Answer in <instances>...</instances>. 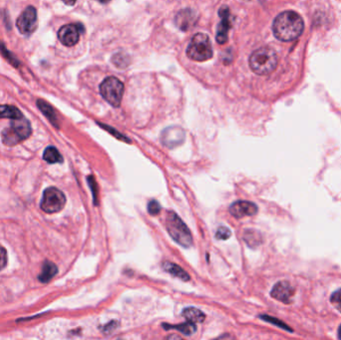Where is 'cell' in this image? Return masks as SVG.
Returning a JSON list of instances; mask_svg holds the SVG:
<instances>
[{
	"mask_svg": "<svg viewBox=\"0 0 341 340\" xmlns=\"http://www.w3.org/2000/svg\"><path fill=\"white\" fill-rule=\"evenodd\" d=\"M98 1L101 3H108V2H110V0H98Z\"/></svg>",
	"mask_w": 341,
	"mask_h": 340,
	"instance_id": "cell-34",
	"label": "cell"
},
{
	"mask_svg": "<svg viewBox=\"0 0 341 340\" xmlns=\"http://www.w3.org/2000/svg\"><path fill=\"white\" fill-rule=\"evenodd\" d=\"M103 129H105L106 131H108L111 135H113L114 137H116L118 140H121V141H123V142H127V143H130V140L126 137V136H124L123 134H121V133H119L117 130H115L114 128H112V127H110V126H107V125H104V124H99Z\"/></svg>",
	"mask_w": 341,
	"mask_h": 340,
	"instance_id": "cell-25",
	"label": "cell"
},
{
	"mask_svg": "<svg viewBox=\"0 0 341 340\" xmlns=\"http://www.w3.org/2000/svg\"><path fill=\"white\" fill-rule=\"evenodd\" d=\"M37 107L43 113V115L50 121V123L54 127L59 128V124H58V119H57L56 113H55L54 109L51 107V105H49L44 100L39 99V100H37Z\"/></svg>",
	"mask_w": 341,
	"mask_h": 340,
	"instance_id": "cell-16",
	"label": "cell"
},
{
	"mask_svg": "<svg viewBox=\"0 0 341 340\" xmlns=\"http://www.w3.org/2000/svg\"><path fill=\"white\" fill-rule=\"evenodd\" d=\"M182 314L188 321L193 322V323H201V322L205 321V319H206L205 313L196 307L185 308L183 310Z\"/></svg>",
	"mask_w": 341,
	"mask_h": 340,
	"instance_id": "cell-18",
	"label": "cell"
},
{
	"mask_svg": "<svg viewBox=\"0 0 341 340\" xmlns=\"http://www.w3.org/2000/svg\"><path fill=\"white\" fill-rule=\"evenodd\" d=\"M18 30L22 35L30 36L37 26V11L35 7L28 6L16 21Z\"/></svg>",
	"mask_w": 341,
	"mask_h": 340,
	"instance_id": "cell-8",
	"label": "cell"
},
{
	"mask_svg": "<svg viewBox=\"0 0 341 340\" xmlns=\"http://www.w3.org/2000/svg\"><path fill=\"white\" fill-rule=\"evenodd\" d=\"M304 28L301 16L294 11H284L273 21L274 36L281 41H292L298 38Z\"/></svg>",
	"mask_w": 341,
	"mask_h": 340,
	"instance_id": "cell-1",
	"label": "cell"
},
{
	"mask_svg": "<svg viewBox=\"0 0 341 340\" xmlns=\"http://www.w3.org/2000/svg\"><path fill=\"white\" fill-rule=\"evenodd\" d=\"M187 55L190 59L198 62H204L213 57V48L210 38L205 33H197L191 40Z\"/></svg>",
	"mask_w": 341,
	"mask_h": 340,
	"instance_id": "cell-5",
	"label": "cell"
},
{
	"mask_svg": "<svg viewBox=\"0 0 341 340\" xmlns=\"http://www.w3.org/2000/svg\"><path fill=\"white\" fill-rule=\"evenodd\" d=\"M62 1H63L65 4L72 6V5H74V4H75L76 0H62Z\"/></svg>",
	"mask_w": 341,
	"mask_h": 340,
	"instance_id": "cell-32",
	"label": "cell"
},
{
	"mask_svg": "<svg viewBox=\"0 0 341 340\" xmlns=\"http://www.w3.org/2000/svg\"><path fill=\"white\" fill-rule=\"evenodd\" d=\"M148 212L152 216H157L161 212V206L158 201H151L148 204Z\"/></svg>",
	"mask_w": 341,
	"mask_h": 340,
	"instance_id": "cell-27",
	"label": "cell"
},
{
	"mask_svg": "<svg viewBox=\"0 0 341 340\" xmlns=\"http://www.w3.org/2000/svg\"><path fill=\"white\" fill-rule=\"evenodd\" d=\"M162 266H163V268L167 272H169L170 274L174 275L175 277L180 278L183 281H189L191 279L190 275L181 266H179L176 263H173V262H170V261H165L162 264Z\"/></svg>",
	"mask_w": 341,
	"mask_h": 340,
	"instance_id": "cell-17",
	"label": "cell"
},
{
	"mask_svg": "<svg viewBox=\"0 0 341 340\" xmlns=\"http://www.w3.org/2000/svg\"><path fill=\"white\" fill-rule=\"evenodd\" d=\"M84 31L81 24H67L58 31V38L61 43L67 47L74 46L78 43L80 33Z\"/></svg>",
	"mask_w": 341,
	"mask_h": 340,
	"instance_id": "cell-9",
	"label": "cell"
},
{
	"mask_svg": "<svg viewBox=\"0 0 341 340\" xmlns=\"http://www.w3.org/2000/svg\"><path fill=\"white\" fill-rule=\"evenodd\" d=\"M198 14L195 10L191 8H185L181 10L177 16H176V24L177 26L183 30V31H188L192 29L194 26H196L198 22Z\"/></svg>",
	"mask_w": 341,
	"mask_h": 340,
	"instance_id": "cell-13",
	"label": "cell"
},
{
	"mask_svg": "<svg viewBox=\"0 0 341 340\" xmlns=\"http://www.w3.org/2000/svg\"><path fill=\"white\" fill-rule=\"evenodd\" d=\"M260 235L257 231L252 229H247L243 233V239L249 246H256L260 243Z\"/></svg>",
	"mask_w": 341,
	"mask_h": 340,
	"instance_id": "cell-22",
	"label": "cell"
},
{
	"mask_svg": "<svg viewBox=\"0 0 341 340\" xmlns=\"http://www.w3.org/2000/svg\"><path fill=\"white\" fill-rule=\"evenodd\" d=\"M330 302L339 312H341V288L337 289L331 294Z\"/></svg>",
	"mask_w": 341,
	"mask_h": 340,
	"instance_id": "cell-24",
	"label": "cell"
},
{
	"mask_svg": "<svg viewBox=\"0 0 341 340\" xmlns=\"http://www.w3.org/2000/svg\"><path fill=\"white\" fill-rule=\"evenodd\" d=\"M257 210L255 204L247 201H237L229 207L230 215L236 219L254 216L257 213Z\"/></svg>",
	"mask_w": 341,
	"mask_h": 340,
	"instance_id": "cell-14",
	"label": "cell"
},
{
	"mask_svg": "<svg viewBox=\"0 0 341 340\" xmlns=\"http://www.w3.org/2000/svg\"><path fill=\"white\" fill-rule=\"evenodd\" d=\"M7 264V251L0 244V270H2Z\"/></svg>",
	"mask_w": 341,
	"mask_h": 340,
	"instance_id": "cell-28",
	"label": "cell"
},
{
	"mask_svg": "<svg viewBox=\"0 0 341 340\" xmlns=\"http://www.w3.org/2000/svg\"><path fill=\"white\" fill-rule=\"evenodd\" d=\"M0 52H1V53L3 54V56H4V57H5L13 66L18 67V65H19L18 60L16 59V57H15L14 55H12V54L6 49V47H5L4 44L1 42V40H0Z\"/></svg>",
	"mask_w": 341,
	"mask_h": 340,
	"instance_id": "cell-23",
	"label": "cell"
},
{
	"mask_svg": "<svg viewBox=\"0 0 341 340\" xmlns=\"http://www.w3.org/2000/svg\"><path fill=\"white\" fill-rule=\"evenodd\" d=\"M168 338H170V339H172V338H177V339H181V337H180V336H178V335H170V336H168Z\"/></svg>",
	"mask_w": 341,
	"mask_h": 340,
	"instance_id": "cell-33",
	"label": "cell"
},
{
	"mask_svg": "<svg viewBox=\"0 0 341 340\" xmlns=\"http://www.w3.org/2000/svg\"><path fill=\"white\" fill-rule=\"evenodd\" d=\"M88 184L91 188V191H92V194H93V198H94V203H95V206H97V184L95 182V179L93 176H89L88 177Z\"/></svg>",
	"mask_w": 341,
	"mask_h": 340,
	"instance_id": "cell-29",
	"label": "cell"
},
{
	"mask_svg": "<svg viewBox=\"0 0 341 340\" xmlns=\"http://www.w3.org/2000/svg\"><path fill=\"white\" fill-rule=\"evenodd\" d=\"M294 294V287L288 281L285 280H281L275 283L270 292V295L274 299L283 303H291Z\"/></svg>",
	"mask_w": 341,
	"mask_h": 340,
	"instance_id": "cell-11",
	"label": "cell"
},
{
	"mask_svg": "<svg viewBox=\"0 0 341 340\" xmlns=\"http://www.w3.org/2000/svg\"><path fill=\"white\" fill-rule=\"evenodd\" d=\"M43 159L49 164H56V163H62L63 158L59 151L55 147H47L43 153Z\"/></svg>",
	"mask_w": 341,
	"mask_h": 340,
	"instance_id": "cell-21",
	"label": "cell"
},
{
	"mask_svg": "<svg viewBox=\"0 0 341 340\" xmlns=\"http://www.w3.org/2000/svg\"><path fill=\"white\" fill-rule=\"evenodd\" d=\"M231 235V230L227 227H220L216 232V237L220 240H226Z\"/></svg>",
	"mask_w": 341,
	"mask_h": 340,
	"instance_id": "cell-26",
	"label": "cell"
},
{
	"mask_svg": "<svg viewBox=\"0 0 341 340\" xmlns=\"http://www.w3.org/2000/svg\"><path fill=\"white\" fill-rule=\"evenodd\" d=\"M65 204V195L59 189L50 187L44 191L40 207L41 210L47 214H55L60 212Z\"/></svg>",
	"mask_w": 341,
	"mask_h": 340,
	"instance_id": "cell-7",
	"label": "cell"
},
{
	"mask_svg": "<svg viewBox=\"0 0 341 340\" xmlns=\"http://www.w3.org/2000/svg\"><path fill=\"white\" fill-rule=\"evenodd\" d=\"M185 139H186L185 131L178 126L166 128L162 132V135H161L162 143L170 149H173L182 145Z\"/></svg>",
	"mask_w": 341,
	"mask_h": 340,
	"instance_id": "cell-10",
	"label": "cell"
},
{
	"mask_svg": "<svg viewBox=\"0 0 341 340\" xmlns=\"http://www.w3.org/2000/svg\"><path fill=\"white\" fill-rule=\"evenodd\" d=\"M247 1H248V0H247Z\"/></svg>",
	"mask_w": 341,
	"mask_h": 340,
	"instance_id": "cell-36",
	"label": "cell"
},
{
	"mask_svg": "<svg viewBox=\"0 0 341 340\" xmlns=\"http://www.w3.org/2000/svg\"><path fill=\"white\" fill-rule=\"evenodd\" d=\"M118 326V322L116 321H112L110 323H108L106 326H105V329H104V332L105 333H110L112 330H114L116 327Z\"/></svg>",
	"mask_w": 341,
	"mask_h": 340,
	"instance_id": "cell-31",
	"label": "cell"
},
{
	"mask_svg": "<svg viewBox=\"0 0 341 340\" xmlns=\"http://www.w3.org/2000/svg\"><path fill=\"white\" fill-rule=\"evenodd\" d=\"M22 117L23 115L18 108L11 105H0V118L15 120Z\"/></svg>",
	"mask_w": 341,
	"mask_h": 340,
	"instance_id": "cell-20",
	"label": "cell"
},
{
	"mask_svg": "<svg viewBox=\"0 0 341 340\" xmlns=\"http://www.w3.org/2000/svg\"><path fill=\"white\" fill-rule=\"evenodd\" d=\"M57 272H58L57 265L55 263L51 262L50 260H46L43 263L41 273L38 275V279L42 283L49 282L57 274Z\"/></svg>",
	"mask_w": 341,
	"mask_h": 340,
	"instance_id": "cell-15",
	"label": "cell"
},
{
	"mask_svg": "<svg viewBox=\"0 0 341 340\" xmlns=\"http://www.w3.org/2000/svg\"><path fill=\"white\" fill-rule=\"evenodd\" d=\"M166 227L172 238L182 246L190 247L193 244V237L189 227L174 212L168 213Z\"/></svg>",
	"mask_w": 341,
	"mask_h": 340,
	"instance_id": "cell-3",
	"label": "cell"
},
{
	"mask_svg": "<svg viewBox=\"0 0 341 340\" xmlns=\"http://www.w3.org/2000/svg\"><path fill=\"white\" fill-rule=\"evenodd\" d=\"M338 337L341 339V325L338 328Z\"/></svg>",
	"mask_w": 341,
	"mask_h": 340,
	"instance_id": "cell-35",
	"label": "cell"
},
{
	"mask_svg": "<svg viewBox=\"0 0 341 340\" xmlns=\"http://www.w3.org/2000/svg\"><path fill=\"white\" fill-rule=\"evenodd\" d=\"M102 97L113 107H119L124 94V84L115 77L106 78L100 85Z\"/></svg>",
	"mask_w": 341,
	"mask_h": 340,
	"instance_id": "cell-6",
	"label": "cell"
},
{
	"mask_svg": "<svg viewBox=\"0 0 341 340\" xmlns=\"http://www.w3.org/2000/svg\"><path fill=\"white\" fill-rule=\"evenodd\" d=\"M32 133L31 125L24 117L12 120L10 127L2 131L1 137L4 145L12 147L30 137Z\"/></svg>",
	"mask_w": 341,
	"mask_h": 340,
	"instance_id": "cell-4",
	"label": "cell"
},
{
	"mask_svg": "<svg viewBox=\"0 0 341 340\" xmlns=\"http://www.w3.org/2000/svg\"><path fill=\"white\" fill-rule=\"evenodd\" d=\"M162 326L165 329H176L179 330L181 333L185 334V335H193L196 331H197V325L196 323L193 322H185V323H181V324H177V325H169L167 323L162 324Z\"/></svg>",
	"mask_w": 341,
	"mask_h": 340,
	"instance_id": "cell-19",
	"label": "cell"
},
{
	"mask_svg": "<svg viewBox=\"0 0 341 340\" xmlns=\"http://www.w3.org/2000/svg\"><path fill=\"white\" fill-rule=\"evenodd\" d=\"M219 14L222 18L217 32V42L219 44H225L227 41V34L231 27V16L227 6H223Z\"/></svg>",
	"mask_w": 341,
	"mask_h": 340,
	"instance_id": "cell-12",
	"label": "cell"
},
{
	"mask_svg": "<svg viewBox=\"0 0 341 340\" xmlns=\"http://www.w3.org/2000/svg\"><path fill=\"white\" fill-rule=\"evenodd\" d=\"M277 62L276 52L269 47H261L255 50L249 57L251 70L258 75H267L274 71Z\"/></svg>",
	"mask_w": 341,
	"mask_h": 340,
	"instance_id": "cell-2",
	"label": "cell"
},
{
	"mask_svg": "<svg viewBox=\"0 0 341 340\" xmlns=\"http://www.w3.org/2000/svg\"><path fill=\"white\" fill-rule=\"evenodd\" d=\"M260 318H261V319H263V320H265V321L271 322V323H273L274 325H277V326H279V327H281V328L288 329V330H290V331H291V329H290V328H288L286 325H284V323H283V322L279 321V320H278V319H276V318L270 317V316H268V315H261V316H260Z\"/></svg>",
	"mask_w": 341,
	"mask_h": 340,
	"instance_id": "cell-30",
	"label": "cell"
}]
</instances>
